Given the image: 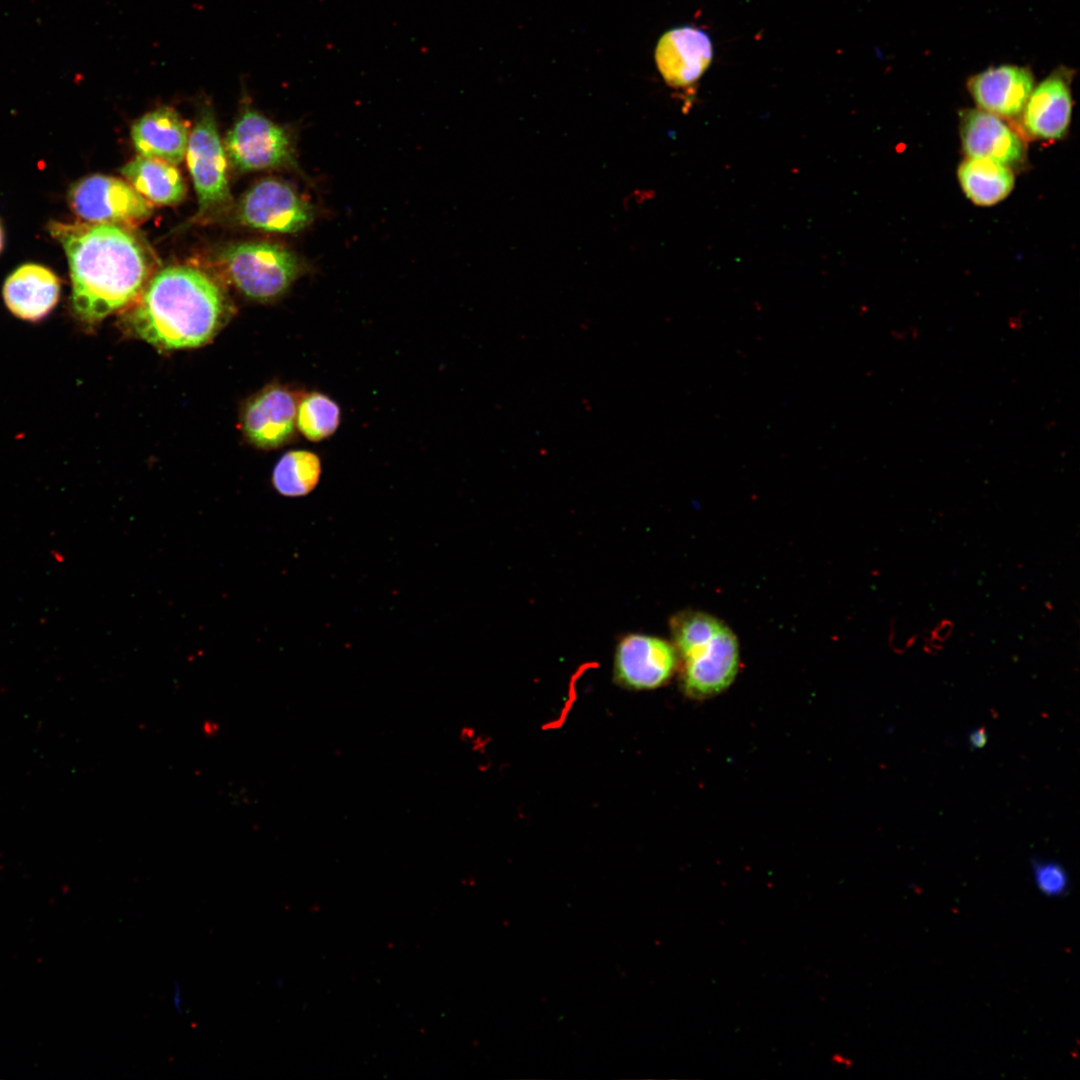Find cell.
<instances>
[{
	"label": "cell",
	"instance_id": "obj_1",
	"mask_svg": "<svg viewBox=\"0 0 1080 1080\" xmlns=\"http://www.w3.org/2000/svg\"><path fill=\"white\" fill-rule=\"evenodd\" d=\"M63 246L72 283L75 316L95 325L141 294L152 270L144 242L128 227L110 224H49Z\"/></svg>",
	"mask_w": 1080,
	"mask_h": 1080
},
{
	"label": "cell",
	"instance_id": "obj_2",
	"mask_svg": "<svg viewBox=\"0 0 1080 1080\" xmlns=\"http://www.w3.org/2000/svg\"><path fill=\"white\" fill-rule=\"evenodd\" d=\"M221 288L205 273L169 266L146 284L126 322L140 339L161 350L202 346L229 318Z\"/></svg>",
	"mask_w": 1080,
	"mask_h": 1080
},
{
	"label": "cell",
	"instance_id": "obj_3",
	"mask_svg": "<svg viewBox=\"0 0 1080 1080\" xmlns=\"http://www.w3.org/2000/svg\"><path fill=\"white\" fill-rule=\"evenodd\" d=\"M676 651L683 660V685L697 699L715 696L733 682L739 666L738 642L720 620L684 611L671 619Z\"/></svg>",
	"mask_w": 1080,
	"mask_h": 1080
},
{
	"label": "cell",
	"instance_id": "obj_4",
	"mask_svg": "<svg viewBox=\"0 0 1080 1080\" xmlns=\"http://www.w3.org/2000/svg\"><path fill=\"white\" fill-rule=\"evenodd\" d=\"M220 259L232 284L246 297L262 302L283 296L305 272L295 253L272 242L232 244Z\"/></svg>",
	"mask_w": 1080,
	"mask_h": 1080
},
{
	"label": "cell",
	"instance_id": "obj_5",
	"mask_svg": "<svg viewBox=\"0 0 1080 1080\" xmlns=\"http://www.w3.org/2000/svg\"><path fill=\"white\" fill-rule=\"evenodd\" d=\"M224 148L228 160L239 171L296 166L289 132L250 107L240 113L226 136Z\"/></svg>",
	"mask_w": 1080,
	"mask_h": 1080
},
{
	"label": "cell",
	"instance_id": "obj_6",
	"mask_svg": "<svg viewBox=\"0 0 1080 1080\" xmlns=\"http://www.w3.org/2000/svg\"><path fill=\"white\" fill-rule=\"evenodd\" d=\"M71 210L87 223L128 227L148 219L152 204L128 182L95 174L73 183L67 195Z\"/></svg>",
	"mask_w": 1080,
	"mask_h": 1080
},
{
	"label": "cell",
	"instance_id": "obj_7",
	"mask_svg": "<svg viewBox=\"0 0 1080 1080\" xmlns=\"http://www.w3.org/2000/svg\"><path fill=\"white\" fill-rule=\"evenodd\" d=\"M185 156L198 198V214L212 212L227 205L231 200L227 174L228 158L213 111L207 105L201 108L189 135Z\"/></svg>",
	"mask_w": 1080,
	"mask_h": 1080
},
{
	"label": "cell",
	"instance_id": "obj_8",
	"mask_svg": "<svg viewBox=\"0 0 1080 1080\" xmlns=\"http://www.w3.org/2000/svg\"><path fill=\"white\" fill-rule=\"evenodd\" d=\"M316 215L314 206L289 183L265 178L240 199L237 218L248 227L277 233H297Z\"/></svg>",
	"mask_w": 1080,
	"mask_h": 1080
},
{
	"label": "cell",
	"instance_id": "obj_9",
	"mask_svg": "<svg viewBox=\"0 0 1080 1080\" xmlns=\"http://www.w3.org/2000/svg\"><path fill=\"white\" fill-rule=\"evenodd\" d=\"M1073 71L1059 67L1033 88L1018 120L1022 133L1036 140H1059L1072 116Z\"/></svg>",
	"mask_w": 1080,
	"mask_h": 1080
},
{
	"label": "cell",
	"instance_id": "obj_10",
	"mask_svg": "<svg viewBox=\"0 0 1080 1080\" xmlns=\"http://www.w3.org/2000/svg\"><path fill=\"white\" fill-rule=\"evenodd\" d=\"M677 651L669 642L655 636L632 633L618 643L614 672L624 686L649 690L662 686L673 674Z\"/></svg>",
	"mask_w": 1080,
	"mask_h": 1080
},
{
	"label": "cell",
	"instance_id": "obj_11",
	"mask_svg": "<svg viewBox=\"0 0 1080 1080\" xmlns=\"http://www.w3.org/2000/svg\"><path fill=\"white\" fill-rule=\"evenodd\" d=\"M960 139L966 157L987 159L1011 169L1026 161L1023 136L1005 119L980 109L960 112Z\"/></svg>",
	"mask_w": 1080,
	"mask_h": 1080
},
{
	"label": "cell",
	"instance_id": "obj_12",
	"mask_svg": "<svg viewBox=\"0 0 1080 1080\" xmlns=\"http://www.w3.org/2000/svg\"><path fill=\"white\" fill-rule=\"evenodd\" d=\"M296 395L280 385H269L245 406L242 430L258 448L276 449L290 442L296 432Z\"/></svg>",
	"mask_w": 1080,
	"mask_h": 1080
},
{
	"label": "cell",
	"instance_id": "obj_13",
	"mask_svg": "<svg viewBox=\"0 0 1080 1080\" xmlns=\"http://www.w3.org/2000/svg\"><path fill=\"white\" fill-rule=\"evenodd\" d=\"M712 55L709 36L698 28L685 26L662 35L656 46L655 60L669 86L689 89L706 71Z\"/></svg>",
	"mask_w": 1080,
	"mask_h": 1080
},
{
	"label": "cell",
	"instance_id": "obj_14",
	"mask_svg": "<svg viewBox=\"0 0 1080 1080\" xmlns=\"http://www.w3.org/2000/svg\"><path fill=\"white\" fill-rule=\"evenodd\" d=\"M1034 87L1032 71L1017 65L990 67L967 81L978 109L1005 120L1019 118Z\"/></svg>",
	"mask_w": 1080,
	"mask_h": 1080
},
{
	"label": "cell",
	"instance_id": "obj_15",
	"mask_svg": "<svg viewBox=\"0 0 1080 1080\" xmlns=\"http://www.w3.org/2000/svg\"><path fill=\"white\" fill-rule=\"evenodd\" d=\"M58 276L49 268L28 263L6 279L2 295L8 310L17 318L38 322L55 308L60 297Z\"/></svg>",
	"mask_w": 1080,
	"mask_h": 1080
},
{
	"label": "cell",
	"instance_id": "obj_16",
	"mask_svg": "<svg viewBox=\"0 0 1080 1080\" xmlns=\"http://www.w3.org/2000/svg\"><path fill=\"white\" fill-rule=\"evenodd\" d=\"M131 139L140 156L179 164L188 146V129L178 112L161 106L138 118L131 127Z\"/></svg>",
	"mask_w": 1080,
	"mask_h": 1080
},
{
	"label": "cell",
	"instance_id": "obj_17",
	"mask_svg": "<svg viewBox=\"0 0 1080 1080\" xmlns=\"http://www.w3.org/2000/svg\"><path fill=\"white\" fill-rule=\"evenodd\" d=\"M121 173L151 204L176 205L187 192L179 170L162 160L138 155L121 168Z\"/></svg>",
	"mask_w": 1080,
	"mask_h": 1080
},
{
	"label": "cell",
	"instance_id": "obj_18",
	"mask_svg": "<svg viewBox=\"0 0 1080 1080\" xmlns=\"http://www.w3.org/2000/svg\"><path fill=\"white\" fill-rule=\"evenodd\" d=\"M957 176L966 197L978 206L1001 202L1015 185L1013 169L987 159L966 157L958 167Z\"/></svg>",
	"mask_w": 1080,
	"mask_h": 1080
},
{
	"label": "cell",
	"instance_id": "obj_19",
	"mask_svg": "<svg viewBox=\"0 0 1080 1080\" xmlns=\"http://www.w3.org/2000/svg\"><path fill=\"white\" fill-rule=\"evenodd\" d=\"M321 460L307 450L286 452L276 463L272 473L274 489L285 497H302L310 494L321 476Z\"/></svg>",
	"mask_w": 1080,
	"mask_h": 1080
},
{
	"label": "cell",
	"instance_id": "obj_20",
	"mask_svg": "<svg viewBox=\"0 0 1080 1080\" xmlns=\"http://www.w3.org/2000/svg\"><path fill=\"white\" fill-rule=\"evenodd\" d=\"M339 405L320 392L305 394L298 402L296 427L312 442L322 441L333 435L340 424Z\"/></svg>",
	"mask_w": 1080,
	"mask_h": 1080
},
{
	"label": "cell",
	"instance_id": "obj_21",
	"mask_svg": "<svg viewBox=\"0 0 1080 1080\" xmlns=\"http://www.w3.org/2000/svg\"><path fill=\"white\" fill-rule=\"evenodd\" d=\"M1032 874L1036 887L1045 896H1063L1069 888L1068 873L1056 861L1033 859Z\"/></svg>",
	"mask_w": 1080,
	"mask_h": 1080
},
{
	"label": "cell",
	"instance_id": "obj_22",
	"mask_svg": "<svg viewBox=\"0 0 1080 1080\" xmlns=\"http://www.w3.org/2000/svg\"><path fill=\"white\" fill-rule=\"evenodd\" d=\"M987 741L988 732L984 726L973 729L968 735V744L972 750L983 748L987 744Z\"/></svg>",
	"mask_w": 1080,
	"mask_h": 1080
},
{
	"label": "cell",
	"instance_id": "obj_23",
	"mask_svg": "<svg viewBox=\"0 0 1080 1080\" xmlns=\"http://www.w3.org/2000/svg\"><path fill=\"white\" fill-rule=\"evenodd\" d=\"M952 630H953L952 622L949 621V620H942L930 632V635L943 643L945 640H947L951 636Z\"/></svg>",
	"mask_w": 1080,
	"mask_h": 1080
},
{
	"label": "cell",
	"instance_id": "obj_24",
	"mask_svg": "<svg viewBox=\"0 0 1080 1080\" xmlns=\"http://www.w3.org/2000/svg\"><path fill=\"white\" fill-rule=\"evenodd\" d=\"M172 1002H173V1006H174L175 1010L179 1014H182L183 1010H182L181 987H180V985H179V983L177 981H174V983H173Z\"/></svg>",
	"mask_w": 1080,
	"mask_h": 1080
},
{
	"label": "cell",
	"instance_id": "obj_25",
	"mask_svg": "<svg viewBox=\"0 0 1080 1080\" xmlns=\"http://www.w3.org/2000/svg\"><path fill=\"white\" fill-rule=\"evenodd\" d=\"M2 246H3V232H2L1 225H0V251L2 249Z\"/></svg>",
	"mask_w": 1080,
	"mask_h": 1080
}]
</instances>
